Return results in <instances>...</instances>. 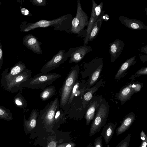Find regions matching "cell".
<instances>
[{
  "mask_svg": "<svg viewBox=\"0 0 147 147\" xmlns=\"http://www.w3.org/2000/svg\"><path fill=\"white\" fill-rule=\"evenodd\" d=\"M70 57V55L65 50H61L55 55L52 59L47 63L41 68V72L48 73L51 71L59 67L61 64L65 62Z\"/></svg>",
  "mask_w": 147,
  "mask_h": 147,
  "instance_id": "obj_6",
  "label": "cell"
},
{
  "mask_svg": "<svg viewBox=\"0 0 147 147\" xmlns=\"http://www.w3.org/2000/svg\"><path fill=\"white\" fill-rule=\"evenodd\" d=\"M61 75L55 73H45L41 72L33 78L23 83L21 90L24 87L43 90L48 86L52 84Z\"/></svg>",
  "mask_w": 147,
  "mask_h": 147,
  "instance_id": "obj_3",
  "label": "cell"
},
{
  "mask_svg": "<svg viewBox=\"0 0 147 147\" xmlns=\"http://www.w3.org/2000/svg\"><path fill=\"white\" fill-rule=\"evenodd\" d=\"M136 58L135 56H134L126 60L122 65L117 72L115 76V79H119L124 76L128 69L136 63Z\"/></svg>",
  "mask_w": 147,
  "mask_h": 147,
  "instance_id": "obj_20",
  "label": "cell"
},
{
  "mask_svg": "<svg viewBox=\"0 0 147 147\" xmlns=\"http://www.w3.org/2000/svg\"><path fill=\"white\" fill-rule=\"evenodd\" d=\"M79 70L78 64L72 67L61 87L59 106L64 111H68V102L73 87L78 80Z\"/></svg>",
  "mask_w": 147,
  "mask_h": 147,
  "instance_id": "obj_2",
  "label": "cell"
},
{
  "mask_svg": "<svg viewBox=\"0 0 147 147\" xmlns=\"http://www.w3.org/2000/svg\"><path fill=\"white\" fill-rule=\"evenodd\" d=\"M139 147H140V146H139Z\"/></svg>",
  "mask_w": 147,
  "mask_h": 147,
  "instance_id": "obj_42",
  "label": "cell"
},
{
  "mask_svg": "<svg viewBox=\"0 0 147 147\" xmlns=\"http://www.w3.org/2000/svg\"><path fill=\"white\" fill-rule=\"evenodd\" d=\"M135 118L134 113L131 112L127 115L123 119L120 125L116 130V135L119 136L127 130L132 125Z\"/></svg>",
  "mask_w": 147,
  "mask_h": 147,
  "instance_id": "obj_15",
  "label": "cell"
},
{
  "mask_svg": "<svg viewBox=\"0 0 147 147\" xmlns=\"http://www.w3.org/2000/svg\"><path fill=\"white\" fill-rule=\"evenodd\" d=\"M30 1L34 5L43 7L47 4L46 0H30Z\"/></svg>",
  "mask_w": 147,
  "mask_h": 147,
  "instance_id": "obj_30",
  "label": "cell"
},
{
  "mask_svg": "<svg viewBox=\"0 0 147 147\" xmlns=\"http://www.w3.org/2000/svg\"><path fill=\"white\" fill-rule=\"evenodd\" d=\"M73 18L72 14H68L50 20H41L31 23L24 21L20 24V30L27 32L38 28H46L51 26L53 27L54 30L63 31L68 33L70 32L71 22Z\"/></svg>",
  "mask_w": 147,
  "mask_h": 147,
  "instance_id": "obj_1",
  "label": "cell"
},
{
  "mask_svg": "<svg viewBox=\"0 0 147 147\" xmlns=\"http://www.w3.org/2000/svg\"><path fill=\"white\" fill-rule=\"evenodd\" d=\"M89 17L83 10L80 0H77V10L76 16L73 19L70 32L80 34L84 32L88 24Z\"/></svg>",
  "mask_w": 147,
  "mask_h": 147,
  "instance_id": "obj_5",
  "label": "cell"
},
{
  "mask_svg": "<svg viewBox=\"0 0 147 147\" xmlns=\"http://www.w3.org/2000/svg\"><path fill=\"white\" fill-rule=\"evenodd\" d=\"M92 7L91 16L94 18L96 21L104 14L105 11L102 10L103 3L101 2L99 5H98L94 0H92Z\"/></svg>",
  "mask_w": 147,
  "mask_h": 147,
  "instance_id": "obj_21",
  "label": "cell"
},
{
  "mask_svg": "<svg viewBox=\"0 0 147 147\" xmlns=\"http://www.w3.org/2000/svg\"><path fill=\"white\" fill-rule=\"evenodd\" d=\"M102 138L100 135L94 140L93 147H103Z\"/></svg>",
  "mask_w": 147,
  "mask_h": 147,
  "instance_id": "obj_31",
  "label": "cell"
},
{
  "mask_svg": "<svg viewBox=\"0 0 147 147\" xmlns=\"http://www.w3.org/2000/svg\"><path fill=\"white\" fill-rule=\"evenodd\" d=\"M109 106L105 99H102L97 107L96 113L91 124L89 132V136L91 137L100 131L107 120Z\"/></svg>",
  "mask_w": 147,
  "mask_h": 147,
  "instance_id": "obj_4",
  "label": "cell"
},
{
  "mask_svg": "<svg viewBox=\"0 0 147 147\" xmlns=\"http://www.w3.org/2000/svg\"><path fill=\"white\" fill-rule=\"evenodd\" d=\"M56 144L54 141H51L48 144L47 147H56Z\"/></svg>",
  "mask_w": 147,
  "mask_h": 147,
  "instance_id": "obj_37",
  "label": "cell"
},
{
  "mask_svg": "<svg viewBox=\"0 0 147 147\" xmlns=\"http://www.w3.org/2000/svg\"><path fill=\"white\" fill-rule=\"evenodd\" d=\"M13 100L15 105L18 107L24 109L27 107V103L26 99L20 93L15 96Z\"/></svg>",
  "mask_w": 147,
  "mask_h": 147,
  "instance_id": "obj_26",
  "label": "cell"
},
{
  "mask_svg": "<svg viewBox=\"0 0 147 147\" xmlns=\"http://www.w3.org/2000/svg\"><path fill=\"white\" fill-rule=\"evenodd\" d=\"M119 20L122 24L131 29L147 30V26L140 20L121 16H119Z\"/></svg>",
  "mask_w": 147,
  "mask_h": 147,
  "instance_id": "obj_14",
  "label": "cell"
},
{
  "mask_svg": "<svg viewBox=\"0 0 147 147\" xmlns=\"http://www.w3.org/2000/svg\"><path fill=\"white\" fill-rule=\"evenodd\" d=\"M92 51V47L88 45H83L69 48L67 51L70 55V59L68 63H79L82 60L86 54Z\"/></svg>",
  "mask_w": 147,
  "mask_h": 147,
  "instance_id": "obj_10",
  "label": "cell"
},
{
  "mask_svg": "<svg viewBox=\"0 0 147 147\" xmlns=\"http://www.w3.org/2000/svg\"><path fill=\"white\" fill-rule=\"evenodd\" d=\"M102 97L101 95L92 97L90 101L86 111L85 117L86 125H88L92 121L95 115L96 110L101 102Z\"/></svg>",
  "mask_w": 147,
  "mask_h": 147,
  "instance_id": "obj_12",
  "label": "cell"
},
{
  "mask_svg": "<svg viewBox=\"0 0 147 147\" xmlns=\"http://www.w3.org/2000/svg\"><path fill=\"white\" fill-rule=\"evenodd\" d=\"M3 61V47L1 45L0 36V70L2 68V66Z\"/></svg>",
  "mask_w": 147,
  "mask_h": 147,
  "instance_id": "obj_32",
  "label": "cell"
},
{
  "mask_svg": "<svg viewBox=\"0 0 147 147\" xmlns=\"http://www.w3.org/2000/svg\"><path fill=\"white\" fill-rule=\"evenodd\" d=\"M117 124V123L114 124L111 122L104 126L101 136L103 137L106 145L108 144L112 138Z\"/></svg>",
  "mask_w": 147,
  "mask_h": 147,
  "instance_id": "obj_17",
  "label": "cell"
},
{
  "mask_svg": "<svg viewBox=\"0 0 147 147\" xmlns=\"http://www.w3.org/2000/svg\"><path fill=\"white\" fill-rule=\"evenodd\" d=\"M95 19L92 16H90L85 31V37L84 39V45H87L88 43V39L90 33L93 25L96 22Z\"/></svg>",
  "mask_w": 147,
  "mask_h": 147,
  "instance_id": "obj_27",
  "label": "cell"
},
{
  "mask_svg": "<svg viewBox=\"0 0 147 147\" xmlns=\"http://www.w3.org/2000/svg\"><path fill=\"white\" fill-rule=\"evenodd\" d=\"M32 73L30 70L26 68L4 86L3 87L4 89L5 90L12 93L17 92L21 90L22 83L31 78Z\"/></svg>",
  "mask_w": 147,
  "mask_h": 147,
  "instance_id": "obj_7",
  "label": "cell"
},
{
  "mask_svg": "<svg viewBox=\"0 0 147 147\" xmlns=\"http://www.w3.org/2000/svg\"><path fill=\"white\" fill-rule=\"evenodd\" d=\"M142 84L134 81L130 82L121 89L117 95V98L123 105L129 100L134 93L139 92L142 86Z\"/></svg>",
  "mask_w": 147,
  "mask_h": 147,
  "instance_id": "obj_9",
  "label": "cell"
},
{
  "mask_svg": "<svg viewBox=\"0 0 147 147\" xmlns=\"http://www.w3.org/2000/svg\"><path fill=\"white\" fill-rule=\"evenodd\" d=\"M20 11L22 14L25 16H32L33 15L30 13L28 9L25 8H21Z\"/></svg>",
  "mask_w": 147,
  "mask_h": 147,
  "instance_id": "obj_33",
  "label": "cell"
},
{
  "mask_svg": "<svg viewBox=\"0 0 147 147\" xmlns=\"http://www.w3.org/2000/svg\"><path fill=\"white\" fill-rule=\"evenodd\" d=\"M102 21H107L108 20L109 18V15L107 14H104L102 17Z\"/></svg>",
  "mask_w": 147,
  "mask_h": 147,
  "instance_id": "obj_36",
  "label": "cell"
},
{
  "mask_svg": "<svg viewBox=\"0 0 147 147\" xmlns=\"http://www.w3.org/2000/svg\"><path fill=\"white\" fill-rule=\"evenodd\" d=\"M39 111L37 109H33L31 111L28 120H26L24 116L23 125L26 133H28L34 128L36 126V119L38 116Z\"/></svg>",
  "mask_w": 147,
  "mask_h": 147,
  "instance_id": "obj_16",
  "label": "cell"
},
{
  "mask_svg": "<svg viewBox=\"0 0 147 147\" xmlns=\"http://www.w3.org/2000/svg\"><path fill=\"white\" fill-rule=\"evenodd\" d=\"M1 4V3L0 2V5Z\"/></svg>",
  "mask_w": 147,
  "mask_h": 147,
  "instance_id": "obj_41",
  "label": "cell"
},
{
  "mask_svg": "<svg viewBox=\"0 0 147 147\" xmlns=\"http://www.w3.org/2000/svg\"><path fill=\"white\" fill-rule=\"evenodd\" d=\"M83 83L78 80L74 84L71 91L68 102V111L74 97L75 96H82L85 92V87L82 86Z\"/></svg>",
  "mask_w": 147,
  "mask_h": 147,
  "instance_id": "obj_18",
  "label": "cell"
},
{
  "mask_svg": "<svg viewBox=\"0 0 147 147\" xmlns=\"http://www.w3.org/2000/svg\"><path fill=\"white\" fill-rule=\"evenodd\" d=\"M147 74V67L141 68L138 70L133 76H132L129 79H133L141 75Z\"/></svg>",
  "mask_w": 147,
  "mask_h": 147,
  "instance_id": "obj_29",
  "label": "cell"
},
{
  "mask_svg": "<svg viewBox=\"0 0 147 147\" xmlns=\"http://www.w3.org/2000/svg\"><path fill=\"white\" fill-rule=\"evenodd\" d=\"M25 64L22 61L18 62L11 69L9 72L7 68L2 72L1 83L3 87L15 77L22 73L26 69Z\"/></svg>",
  "mask_w": 147,
  "mask_h": 147,
  "instance_id": "obj_8",
  "label": "cell"
},
{
  "mask_svg": "<svg viewBox=\"0 0 147 147\" xmlns=\"http://www.w3.org/2000/svg\"><path fill=\"white\" fill-rule=\"evenodd\" d=\"M103 66L102 63L90 75L87 89L90 88L97 80L102 70Z\"/></svg>",
  "mask_w": 147,
  "mask_h": 147,
  "instance_id": "obj_24",
  "label": "cell"
},
{
  "mask_svg": "<svg viewBox=\"0 0 147 147\" xmlns=\"http://www.w3.org/2000/svg\"><path fill=\"white\" fill-rule=\"evenodd\" d=\"M23 42L24 45L34 53L37 54L42 53L40 46L42 43L33 35L28 34L24 36Z\"/></svg>",
  "mask_w": 147,
  "mask_h": 147,
  "instance_id": "obj_11",
  "label": "cell"
},
{
  "mask_svg": "<svg viewBox=\"0 0 147 147\" xmlns=\"http://www.w3.org/2000/svg\"><path fill=\"white\" fill-rule=\"evenodd\" d=\"M147 137V135H146L143 130H142L140 133V138L142 141L144 140Z\"/></svg>",
  "mask_w": 147,
  "mask_h": 147,
  "instance_id": "obj_34",
  "label": "cell"
},
{
  "mask_svg": "<svg viewBox=\"0 0 147 147\" xmlns=\"http://www.w3.org/2000/svg\"><path fill=\"white\" fill-rule=\"evenodd\" d=\"M65 147H71V146L70 144H68L66 145Z\"/></svg>",
  "mask_w": 147,
  "mask_h": 147,
  "instance_id": "obj_40",
  "label": "cell"
},
{
  "mask_svg": "<svg viewBox=\"0 0 147 147\" xmlns=\"http://www.w3.org/2000/svg\"><path fill=\"white\" fill-rule=\"evenodd\" d=\"M102 17L97 20L93 25L89 34L88 42L92 41L98 34L103 21Z\"/></svg>",
  "mask_w": 147,
  "mask_h": 147,
  "instance_id": "obj_22",
  "label": "cell"
},
{
  "mask_svg": "<svg viewBox=\"0 0 147 147\" xmlns=\"http://www.w3.org/2000/svg\"><path fill=\"white\" fill-rule=\"evenodd\" d=\"M87 147H93V145L90 143L89 144Z\"/></svg>",
  "mask_w": 147,
  "mask_h": 147,
  "instance_id": "obj_39",
  "label": "cell"
},
{
  "mask_svg": "<svg viewBox=\"0 0 147 147\" xmlns=\"http://www.w3.org/2000/svg\"><path fill=\"white\" fill-rule=\"evenodd\" d=\"M109 51L111 61L113 62L120 55L125 44L124 42L119 39H117L109 44Z\"/></svg>",
  "mask_w": 147,
  "mask_h": 147,
  "instance_id": "obj_13",
  "label": "cell"
},
{
  "mask_svg": "<svg viewBox=\"0 0 147 147\" xmlns=\"http://www.w3.org/2000/svg\"><path fill=\"white\" fill-rule=\"evenodd\" d=\"M56 92L54 86H47L40 92V97L43 101H45L50 98Z\"/></svg>",
  "mask_w": 147,
  "mask_h": 147,
  "instance_id": "obj_23",
  "label": "cell"
},
{
  "mask_svg": "<svg viewBox=\"0 0 147 147\" xmlns=\"http://www.w3.org/2000/svg\"><path fill=\"white\" fill-rule=\"evenodd\" d=\"M147 46H146L142 48L141 49V50L142 52L145 53L146 55L147 54V53L145 52V51L147 52V51L145 50V49H147Z\"/></svg>",
  "mask_w": 147,
  "mask_h": 147,
  "instance_id": "obj_38",
  "label": "cell"
},
{
  "mask_svg": "<svg viewBox=\"0 0 147 147\" xmlns=\"http://www.w3.org/2000/svg\"><path fill=\"white\" fill-rule=\"evenodd\" d=\"M0 118L7 121L12 120L13 116L10 111L0 105Z\"/></svg>",
  "mask_w": 147,
  "mask_h": 147,
  "instance_id": "obj_25",
  "label": "cell"
},
{
  "mask_svg": "<svg viewBox=\"0 0 147 147\" xmlns=\"http://www.w3.org/2000/svg\"><path fill=\"white\" fill-rule=\"evenodd\" d=\"M103 82L102 80H101L92 88L89 89H86L82 98V105L83 108H85L86 105L88 104V102H89L92 98L93 94L97 91L99 87Z\"/></svg>",
  "mask_w": 147,
  "mask_h": 147,
  "instance_id": "obj_19",
  "label": "cell"
},
{
  "mask_svg": "<svg viewBox=\"0 0 147 147\" xmlns=\"http://www.w3.org/2000/svg\"><path fill=\"white\" fill-rule=\"evenodd\" d=\"M131 133H129L123 140L120 142L116 147H129L131 137Z\"/></svg>",
  "mask_w": 147,
  "mask_h": 147,
  "instance_id": "obj_28",
  "label": "cell"
},
{
  "mask_svg": "<svg viewBox=\"0 0 147 147\" xmlns=\"http://www.w3.org/2000/svg\"><path fill=\"white\" fill-rule=\"evenodd\" d=\"M147 145V137L144 140L142 141L140 147H146Z\"/></svg>",
  "mask_w": 147,
  "mask_h": 147,
  "instance_id": "obj_35",
  "label": "cell"
}]
</instances>
